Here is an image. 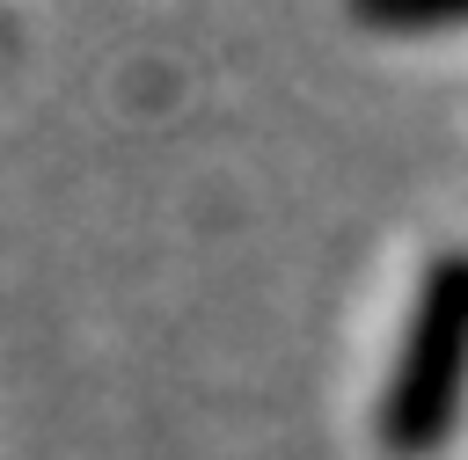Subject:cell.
I'll return each mask as SVG.
<instances>
[{
	"mask_svg": "<svg viewBox=\"0 0 468 460\" xmlns=\"http://www.w3.org/2000/svg\"><path fill=\"white\" fill-rule=\"evenodd\" d=\"M468 402V256H439L417 285L395 372L380 387V445L417 460L439 453Z\"/></svg>",
	"mask_w": 468,
	"mask_h": 460,
	"instance_id": "6da1fadb",
	"label": "cell"
},
{
	"mask_svg": "<svg viewBox=\"0 0 468 460\" xmlns=\"http://www.w3.org/2000/svg\"><path fill=\"white\" fill-rule=\"evenodd\" d=\"M351 15L366 29L410 37V29H461L468 22V0H351Z\"/></svg>",
	"mask_w": 468,
	"mask_h": 460,
	"instance_id": "7a4b0ae2",
	"label": "cell"
}]
</instances>
